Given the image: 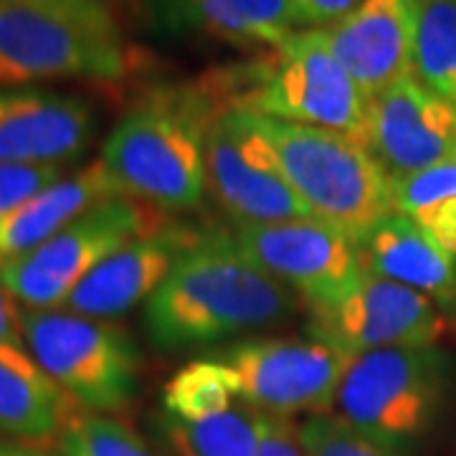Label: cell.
Wrapping results in <instances>:
<instances>
[{"instance_id": "6da1fadb", "label": "cell", "mask_w": 456, "mask_h": 456, "mask_svg": "<svg viewBox=\"0 0 456 456\" xmlns=\"http://www.w3.org/2000/svg\"><path fill=\"white\" fill-rule=\"evenodd\" d=\"M299 297L269 277L231 241L203 231L163 287L147 299L145 327L163 353H178L289 320Z\"/></svg>"}, {"instance_id": "7a4b0ae2", "label": "cell", "mask_w": 456, "mask_h": 456, "mask_svg": "<svg viewBox=\"0 0 456 456\" xmlns=\"http://www.w3.org/2000/svg\"><path fill=\"white\" fill-rule=\"evenodd\" d=\"M228 107L211 82L155 89L110 132L102 163L119 193L163 213H185L206 196V137Z\"/></svg>"}, {"instance_id": "3957f363", "label": "cell", "mask_w": 456, "mask_h": 456, "mask_svg": "<svg viewBox=\"0 0 456 456\" xmlns=\"http://www.w3.org/2000/svg\"><path fill=\"white\" fill-rule=\"evenodd\" d=\"M137 66V51L102 0H0V89L119 82Z\"/></svg>"}, {"instance_id": "277c9868", "label": "cell", "mask_w": 456, "mask_h": 456, "mask_svg": "<svg viewBox=\"0 0 456 456\" xmlns=\"http://www.w3.org/2000/svg\"><path fill=\"white\" fill-rule=\"evenodd\" d=\"M244 117L312 218L360 246L393 213L388 173L353 137L264 114Z\"/></svg>"}, {"instance_id": "5b68a950", "label": "cell", "mask_w": 456, "mask_h": 456, "mask_svg": "<svg viewBox=\"0 0 456 456\" xmlns=\"http://www.w3.org/2000/svg\"><path fill=\"white\" fill-rule=\"evenodd\" d=\"M208 82L228 110L342 132L355 142L365 130L370 99L335 59L322 28L292 33L256 64L221 71Z\"/></svg>"}, {"instance_id": "8992f818", "label": "cell", "mask_w": 456, "mask_h": 456, "mask_svg": "<svg viewBox=\"0 0 456 456\" xmlns=\"http://www.w3.org/2000/svg\"><path fill=\"white\" fill-rule=\"evenodd\" d=\"M454 360L439 345L386 347L353 358L338 388V419L368 439L406 452L436 426Z\"/></svg>"}, {"instance_id": "52a82bcc", "label": "cell", "mask_w": 456, "mask_h": 456, "mask_svg": "<svg viewBox=\"0 0 456 456\" xmlns=\"http://www.w3.org/2000/svg\"><path fill=\"white\" fill-rule=\"evenodd\" d=\"M20 330L28 353L79 411L110 416L134 401L142 358L112 320L69 310H20Z\"/></svg>"}, {"instance_id": "ba28073f", "label": "cell", "mask_w": 456, "mask_h": 456, "mask_svg": "<svg viewBox=\"0 0 456 456\" xmlns=\"http://www.w3.org/2000/svg\"><path fill=\"white\" fill-rule=\"evenodd\" d=\"M167 221L134 198L104 200L36 251L3 264L0 279L23 310H59L107 256Z\"/></svg>"}, {"instance_id": "9c48e42d", "label": "cell", "mask_w": 456, "mask_h": 456, "mask_svg": "<svg viewBox=\"0 0 456 456\" xmlns=\"http://www.w3.org/2000/svg\"><path fill=\"white\" fill-rule=\"evenodd\" d=\"M216 358L239 375L244 403L277 419L330 413L353 362L314 338H251L218 350Z\"/></svg>"}, {"instance_id": "30bf717a", "label": "cell", "mask_w": 456, "mask_h": 456, "mask_svg": "<svg viewBox=\"0 0 456 456\" xmlns=\"http://www.w3.org/2000/svg\"><path fill=\"white\" fill-rule=\"evenodd\" d=\"M449 320L421 292L362 269V277L338 299L310 305L307 335L358 358L386 347L439 345Z\"/></svg>"}, {"instance_id": "8fae6325", "label": "cell", "mask_w": 456, "mask_h": 456, "mask_svg": "<svg viewBox=\"0 0 456 456\" xmlns=\"http://www.w3.org/2000/svg\"><path fill=\"white\" fill-rule=\"evenodd\" d=\"M228 233L244 256L302 297L307 307L338 299L362 277L360 246L317 218L236 226Z\"/></svg>"}, {"instance_id": "7c38bea8", "label": "cell", "mask_w": 456, "mask_h": 456, "mask_svg": "<svg viewBox=\"0 0 456 456\" xmlns=\"http://www.w3.org/2000/svg\"><path fill=\"white\" fill-rule=\"evenodd\" d=\"M206 188L236 226L312 218L274 170L241 110H226L213 119L206 137Z\"/></svg>"}, {"instance_id": "4fadbf2b", "label": "cell", "mask_w": 456, "mask_h": 456, "mask_svg": "<svg viewBox=\"0 0 456 456\" xmlns=\"http://www.w3.org/2000/svg\"><path fill=\"white\" fill-rule=\"evenodd\" d=\"M360 145L388 178L456 158V104L416 77L393 84L368 104Z\"/></svg>"}, {"instance_id": "5bb4252c", "label": "cell", "mask_w": 456, "mask_h": 456, "mask_svg": "<svg viewBox=\"0 0 456 456\" xmlns=\"http://www.w3.org/2000/svg\"><path fill=\"white\" fill-rule=\"evenodd\" d=\"M419 16L421 0H362L322 33L342 69L373 99L413 77Z\"/></svg>"}, {"instance_id": "9a60e30c", "label": "cell", "mask_w": 456, "mask_h": 456, "mask_svg": "<svg viewBox=\"0 0 456 456\" xmlns=\"http://www.w3.org/2000/svg\"><path fill=\"white\" fill-rule=\"evenodd\" d=\"M97 117L79 97L20 86L0 89V165H51L84 155Z\"/></svg>"}, {"instance_id": "2e32d148", "label": "cell", "mask_w": 456, "mask_h": 456, "mask_svg": "<svg viewBox=\"0 0 456 456\" xmlns=\"http://www.w3.org/2000/svg\"><path fill=\"white\" fill-rule=\"evenodd\" d=\"M198 239L200 231L167 221L102 261L71 292L61 310L94 320H117L127 314L163 287Z\"/></svg>"}, {"instance_id": "e0dca14e", "label": "cell", "mask_w": 456, "mask_h": 456, "mask_svg": "<svg viewBox=\"0 0 456 456\" xmlns=\"http://www.w3.org/2000/svg\"><path fill=\"white\" fill-rule=\"evenodd\" d=\"M362 269L428 297L446 317H456V259L413 218L391 213L360 244Z\"/></svg>"}, {"instance_id": "ac0fdd59", "label": "cell", "mask_w": 456, "mask_h": 456, "mask_svg": "<svg viewBox=\"0 0 456 456\" xmlns=\"http://www.w3.org/2000/svg\"><path fill=\"white\" fill-rule=\"evenodd\" d=\"M119 196L122 193L102 158L74 173H64L0 221V266L31 254L86 211Z\"/></svg>"}, {"instance_id": "d6986e66", "label": "cell", "mask_w": 456, "mask_h": 456, "mask_svg": "<svg viewBox=\"0 0 456 456\" xmlns=\"http://www.w3.org/2000/svg\"><path fill=\"white\" fill-rule=\"evenodd\" d=\"M77 411L26 345L0 342V436L46 449Z\"/></svg>"}, {"instance_id": "ffe728a7", "label": "cell", "mask_w": 456, "mask_h": 456, "mask_svg": "<svg viewBox=\"0 0 456 456\" xmlns=\"http://www.w3.org/2000/svg\"><path fill=\"white\" fill-rule=\"evenodd\" d=\"M188 16L213 36L241 44L279 49L305 20L299 0H183Z\"/></svg>"}, {"instance_id": "44dd1931", "label": "cell", "mask_w": 456, "mask_h": 456, "mask_svg": "<svg viewBox=\"0 0 456 456\" xmlns=\"http://www.w3.org/2000/svg\"><path fill=\"white\" fill-rule=\"evenodd\" d=\"M259 419L241 401L200 421L163 416V431L175 456H259Z\"/></svg>"}, {"instance_id": "7402d4cb", "label": "cell", "mask_w": 456, "mask_h": 456, "mask_svg": "<svg viewBox=\"0 0 456 456\" xmlns=\"http://www.w3.org/2000/svg\"><path fill=\"white\" fill-rule=\"evenodd\" d=\"M241 403L239 375L218 358L188 362L170 378L163 393V411L170 419L200 421Z\"/></svg>"}, {"instance_id": "603a6c76", "label": "cell", "mask_w": 456, "mask_h": 456, "mask_svg": "<svg viewBox=\"0 0 456 456\" xmlns=\"http://www.w3.org/2000/svg\"><path fill=\"white\" fill-rule=\"evenodd\" d=\"M413 77L456 104V0H421Z\"/></svg>"}, {"instance_id": "cb8c5ba5", "label": "cell", "mask_w": 456, "mask_h": 456, "mask_svg": "<svg viewBox=\"0 0 456 456\" xmlns=\"http://www.w3.org/2000/svg\"><path fill=\"white\" fill-rule=\"evenodd\" d=\"M61 456H160L125 421L77 411L59 439Z\"/></svg>"}, {"instance_id": "d4e9b609", "label": "cell", "mask_w": 456, "mask_h": 456, "mask_svg": "<svg viewBox=\"0 0 456 456\" xmlns=\"http://www.w3.org/2000/svg\"><path fill=\"white\" fill-rule=\"evenodd\" d=\"M297 436L307 456H408L401 449L368 439L335 413L310 416L297 426Z\"/></svg>"}, {"instance_id": "484cf974", "label": "cell", "mask_w": 456, "mask_h": 456, "mask_svg": "<svg viewBox=\"0 0 456 456\" xmlns=\"http://www.w3.org/2000/svg\"><path fill=\"white\" fill-rule=\"evenodd\" d=\"M456 198V158L391 178V208L408 218Z\"/></svg>"}, {"instance_id": "4316f807", "label": "cell", "mask_w": 456, "mask_h": 456, "mask_svg": "<svg viewBox=\"0 0 456 456\" xmlns=\"http://www.w3.org/2000/svg\"><path fill=\"white\" fill-rule=\"evenodd\" d=\"M64 175L51 165H0V221Z\"/></svg>"}, {"instance_id": "83f0119b", "label": "cell", "mask_w": 456, "mask_h": 456, "mask_svg": "<svg viewBox=\"0 0 456 456\" xmlns=\"http://www.w3.org/2000/svg\"><path fill=\"white\" fill-rule=\"evenodd\" d=\"M259 456H307L299 436L297 426L289 419H277L261 413L259 419Z\"/></svg>"}, {"instance_id": "f1b7e54d", "label": "cell", "mask_w": 456, "mask_h": 456, "mask_svg": "<svg viewBox=\"0 0 456 456\" xmlns=\"http://www.w3.org/2000/svg\"><path fill=\"white\" fill-rule=\"evenodd\" d=\"M413 221L456 259V198L419 213Z\"/></svg>"}, {"instance_id": "f546056e", "label": "cell", "mask_w": 456, "mask_h": 456, "mask_svg": "<svg viewBox=\"0 0 456 456\" xmlns=\"http://www.w3.org/2000/svg\"><path fill=\"white\" fill-rule=\"evenodd\" d=\"M360 3L362 0H299V11L305 26L330 28L345 16H350Z\"/></svg>"}, {"instance_id": "4dcf8cb0", "label": "cell", "mask_w": 456, "mask_h": 456, "mask_svg": "<svg viewBox=\"0 0 456 456\" xmlns=\"http://www.w3.org/2000/svg\"><path fill=\"white\" fill-rule=\"evenodd\" d=\"M18 302L5 289L0 279V342L8 345H26L23 342V330H20V310H16Z\"/></svg>"}, {"instance_id": "1f68e13d", "label": "cell", "mask_w": 456, "mask_h": 456, "mask_svg": "<svg viewBox=\"0 0 456 456\" xmlns=\"http://www.w3.org/2000/svg\"><path fill=\"white\" fill-rule=\"evenodd\" d=\"M0 456H53L49 449L41 446H28L18 441H0Z\"/></svg>"}]
</instances>
